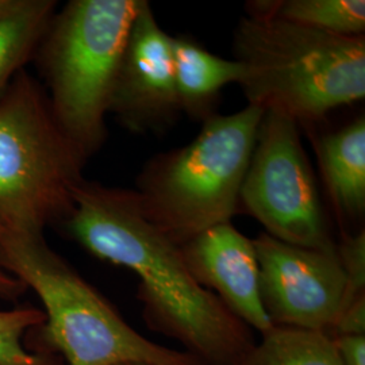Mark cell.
<instances>
[{
    "label": "cell",
    "instance_id": "cell-1",
    "mask_svg": "<svg viewBox=\"0 0 365 365\" xmlns=\"http://www.w3.org/2000/svg\"><path fill=\"white\" fill-rule=\"evenodd\" d=\"M64 225L93 256L137 274L146 325L205 365H240L255 341L244 322L202 287L175 245L145 217L134 190L84 179Z\"/></svg>",
    "mask_w": 365,
    "mask_h": 365
},
{
    "label": "cell",
    "instance_id": "cell-2",
    "mask_svg": "<svg viewBox=\"0 0 365 365\" xmlns=\"http://www.w3.org/2000/svg\"><path fill=\"white\" fill-rule=\"evenodd\" d=\"M248 105L310 126L365 96V37H344L274 18L242 16L235 30Z\"/></svg>",
    "mask_w": 365,
    "mask_h": 365
},
{
    "label": "cell",
    "instance_id": "cell-3",
    "mask_svg": "<svg viewBox=\"0 0 365 365\" xmlns=\"http://www.w3.org/2000/svg\"><path fill=\"white\" fill-rule=\"evenodd\" d=\"M0 265L43 306V337L68 365H205L145 339L43 235L0 225Z\"/></svg>",
    "mask_w": 365,
    "mask_h": 365
},
{
    "label": "cell",
    "instance_id": "cell-4",
    "mask_svg": "<svg viewBox=\"0 0 365 365\" xmlns=\"http://www.w3.org/2000/svg\"><path fill=\"white\" fill-rule=\"evenodd\" d=\"M264 110L248 105L215 114L190 144L150 158L134 190L145 217L182 247L240 212V191L248 170Z\"/></svg>",
    "mask_w": 365,
    "mask_h": 365
},
{
    "label": "cell",
    "instance_id": "cell-5",
    "mask_svg": "<svg viewBox=\"0 0 365 365\" xmlns=\"http://www.w3.org/2000/svg\"><path fill=\"white\" fill-rule=\"evenodd\" d=\"M141 0H71L36 53L53 115L88 161L105 144L118 66Z\"/></svg>",
    "mask_w": 365,
    "mask_h": 365
},
{
    "label": "cell",
    "instance_id": "cell-6",
    "mask_svg": "<svg viewBox=\"0 0 365 365\" xmlns=\"http://www.w3.org/2000/svg\"><path fill=\"white\" fill-rule=\"evenodd\" d=\"M86 164L53 115L43 86L21 71L0 99V225L43 235L64 223Z\"/></svg>",
    "mask_w": 365,
    "mask_h": 365
},
{
    "label": "cell",
    "instance_id": "cell-7",
    "mask_svg": "<svg viewBox=\"0 0 365 365\" xmlns=\"http://www.w3.org/2000/svg\"><path fill=\"white\" fill-rule=\"evenodd\" d=\"M240 211L260 222L267 235L300 248L336 252L299 126L265 111L240 191Z\"/></svg>",
    "mask_w": 365,
    "mask_h": 365
},
{
    "label": "cell",
    "instance_id": "cell-8",
    "mask_svg": "<svg viewBox=\"0 0 365 365\" xmlns=\"http://www.w3.org/2000/svg\"><path fill=\"white\" fill-rule=\"evenodd\" d=\"M253 245L261 302L272 327L327 333L342 309L346 288L337 250L300 248L265 232Z\"/></svg>",
    "mask_w": 365,
    "mask_h": 365
},
{
    "label": "cell",
    "instance_id": "cell-9",
    "mask_svg": "<svg viewBox=\"0 0 365 365\" xmlns=\"http://www.w3.org/2000/svg\"><path fill=\"white\" fill-rule=\"evenodd\" d=\"M108 114L135 134L163 135L182 114L175 84L172 36L158 25L149 1L141 0L108 103Z\"/></svg>",
    "mask_w": 365,
    "mask_h": 365
},
{
    "label": "cell",
    "instance_id": "cell-10",
    "mask_svg": "<svg viewBox=\"0 0 365 365\" xmlns=\"http://www.w3.org/2000/svg\"><path fill=\"white\" fill-rule=\"evenodd\" d=\"M182 260L202 287L252 330L268 331L260 297V268L253 240L232 222L212 226L180 247Z\"/></svg>",
    "mask_w": 365,
    "mask_h": 365
},
{
    "label": "cell",
    "instance_id": "cell-11",
    "mask_svg": "<svg viewBox=\"0 0 365 365\" xmlns=\"http://www.w3.org/2000/svg\"><path fill=\"white\" fill-rule=\"evenodd\" d=\"M330 205L341 222L365 212V118H356L315 143Z\"/></svg>",
    "mask_w": 365,
    "mask_h": 365
},
{
    "label": "cell",
    "instance_id": "cell-12",
    "mask_svg": "<svg viewBox=\"0 0 365 365\" xmlns=\"http://www.w3.org/2000/svg\"><path fill=\"white\" fill-rule=\"evenodd\" d=\"M175 84L182 113L205 122L215 115L222 90L242 78L237 60L220 57L188 36L172 37Z\"/></svg>",
    "mask_w": 365,
    "mask_h": 365
},
{
    "label": "cell",
    "instance_id": "cell-13",
    "mask_svg": "<svg viewBox=\"0 0 365 365\" xmlns=\"http://www.w3.org/2000/svg\"><path fill=\"white\" fill-rule=\"evenodd\" d=\"M245 10L250 16L282 19L334 36H364V0H253Z\"/></svg>",
    "mask_w": 365,
    "mask_h": 365
},
{
    "label": "cell",
    "instance_id": "cell-14",
    "mask_svg": "<svg viewBox=\"0 0 365 365\" xmlns=\"http://www.w3.org/2000/svg\"><path fill=\"white\" fill-rule=\"evenodd\" d=\"M56 11L54 0H25L18 11L0 19V99L36 56Z\"/></svg>",
    "mask_w": 365,
    "mask_h": 365
},
{
    "label": "cell",
    "instance_id": "cell-15",
    "mask_svg": "<svg viewBox=\"0 0 365 365\" xmlns=\"http://www.w3.org/2000/svg\"><path fill=\"white\" fill-rule=\"evenodd\" d=\"M240 365H342L325 331L272 327L262 333Z\"/></svg>",
    "mask_w": 365,
    "mask_h": 365
},
{
    "label": "cell",
    "instance_id": "cell-16",
    "mask_svg": "<svg viewBox=\"0 0 365 365\" xmlns=\"http://www.w3.org/2000/svg\"><path fill=\"white\" fill-rule=\"evenodd\" d=\"M45 314L36 307L0 310V365H57L25 346L27 331L42 327Z\"/></svg>",
    "mask_w": 365,
    "mask_h": 365
},
{
    "label": "cell",
    "instance_id": "cell-17",
    "mask_svg": "<svg viewBox=\"0 0 365 365\" xmlns=\"http://www.w3.org/2000/svg\"><path fill=\"white\" fill-rule=\"evenodd\" d=\"M337 255L346 280L345 298L341 312L353 300L365 295V233L364 230L349 235L344 233L337 244ZM339 312V313H341Z\"/></svg>",
    "mask_w": 365,
    "mask_h": 365
},
{
    "label": "cell",
    "instance_id": "cell-18",
    "mask_svg": "<svg viewBox=\"0 0 365 365\" xmlns=\"http://www.w3.org/2000/svg\"><path fill=\"white\" fill-rule=\"evenodd\" d=\"M331 339L342 336H365V295L353 300L327 331Z\"/></svg>",
    "mask_w": 365,
    "mask_h": 365
},
{
    "label": "cell",
    "instance_id": "cell-19",
    "mask_svg": "<svg viewBox=\"0 0 365 365\" xmlns=\"http://www.w3.org/2000/svg\"><path fill=\"white\" fill-rule=\"evenodd\" d=\"M342 365H365V336L333 339Z\"/></svg>",
    "mask_w": 365,
    "mask_h": 365
},
{
    "label": "cell",
    "instance_id": "cell-20",
    "mask_svg": "<svg viewBox=\"0 0 365 365\" xmlns=\"http://www.w3.org/2000/svg\"><path fill=\"white\" fill-rule=\"evenodd\" d=\"M25 291L26 287L0 265V299H18Z\"/></svg>",
    "mask_w": 365,
    "mask_h": 365
},
{
    "label": "cell",
    "instance_id": "cell-21",
    "mask_svg": "<svg viewBox=\"0 0 365 365\" xmlns=\"http://www.w3.org/2000/svg\"><path fill=\"white\" fill-rule=\"evenodd\" d=\"M25 0H0V19L18 11Z\"/></svg>",
    "mask_w": 365,
    "mask_h": 365
},
{
    "label": "cell",
    "instance_id": "cell-22",
    "mask_svg": "<svg viewBox=\"0 0 365 365\" xmlns=\"http://www.w3.org/2000/svg\"><path fill=\"white\" fill-rule=\"evenodd\" d=\"M120 365H144V364H120Z\"/></svg>",
    "mask_w": 365,
    "mask_h": 365
}]
</instances>
